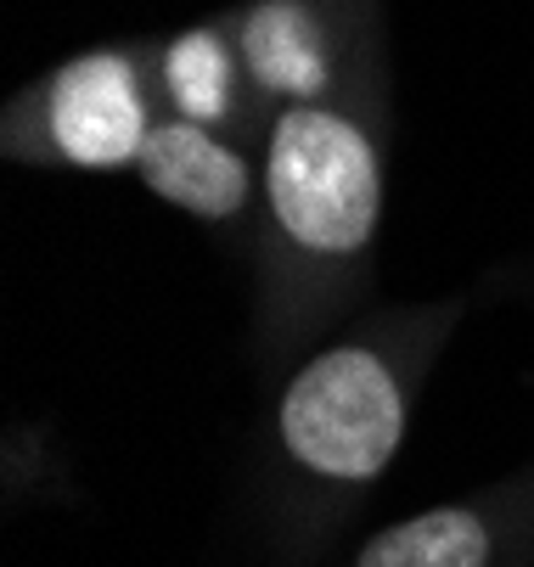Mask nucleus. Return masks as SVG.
<instances>
[{
  "label": "nucleus",
  "instance_id": "f257e3e1",
  "mask_svg": "<svg viewBox=\"0 0 534 567\" xmlns=\"http://www.w3.org/2000/svg\"><path fill=\"white\" fill-rule=\"evenodd\" d=\"M265 192L276 225L310 254H360L383 214V169L360 124L327 107H287L270 130Z\"/></svg>",
  "mask_w": 534,
  "mask_h": 567
},
{
  "label": "nucleus",
  "instance_id": "f03ea898",
  "mask_svg": "<svg viewBox=\"0 0 534 567\" xmlns=\"http://www.w3.org/2000/svg\"><path fill=\"white\" fill-rule=\"evenodd\" d=\"M281 444L298 466L338 483L377 477L405 444V393L383 354L338 343L281 393Z\"/></svg>",
  "mask_w": 534,
  "mask_h": 567
},
{
  "label": "nucleus",
  "instance_id": "7ed1b4c3",
  "mask_svg": "<svg viewBox=\"0 0 534 567\" xmlns=\"http://www.w3.org/2000/svg\"><path fill=\"white\" fill-rule=\"evenodd\" d=\"M45 130H51V146L80 169L135 164L152 124H146V96L130 56L91 51V56L62 62L45 85Z\"/></svg>",
  "mask_w": 534,
  "mask_h": 567
},
{
  "label": "nucleus",
  "instance_id": "20e7f679",
  "mask_svg": "<svg viewBox=\"0 0 534 567\" xmlns=\"http://www.w3.org/2000/svg\"><path fill=\"white\" fill-rule=\"evenodd\" d=\"M135 175L146 181L152 197H164L170 208H186L197 219H232V214H243V203L254 192V175L243 157L192 118L152 124V135L135 157Z\"/></svg>",
  "mask_w": 534,
  "mask_h": 567
},
{
  "label": "nucleus",
  "instance_id": "39448f33",
  "mask_svg": "<svg viewBox=\"0 0 534 567\" xmlns=\"http://www.w3.org/2000/svg\"><path fill=\"white\" fill-rule=\"evenodd\" d=\"M243 62L254 73V85H265L270 96L287 102H316L332 85V62L321 45L316 18L298 0H265L243 23Z\"/></svg>",
  "mask_w": 534,
  "mask_h": 567
},
{
  "label": "nucleus",
  "instance_id": "423d86ee",
  "mask_svg": "<svg viewBox=\"0 0 534 567\" xmlns=\"http://www.w3.org/2000/svg\"><path fill=\"white\" fill-rule=\"evenodd\" d=\"M490 523L468 506H428L377 539H366L355 567H490Z\"/></svg>",
  "mask_w": 534,
  "mask_h": 567
},
{
  "label": "nucleus",
  "instance_id": "0eeeda50",
  "mask_svg": "<svg viewBox=\"0 0 534 567\" xmlns=\"http://www.w3.org/2000/svg\"><path fill=\"white\" fill-rule=\"evenodd\" d=\"M164 85L181 107V118L208 124L232 113V51L214 29H192L164 51Z\"/></svg>",
  "mask_w": 534,
  "mask_h": 567
}]
</instances>
